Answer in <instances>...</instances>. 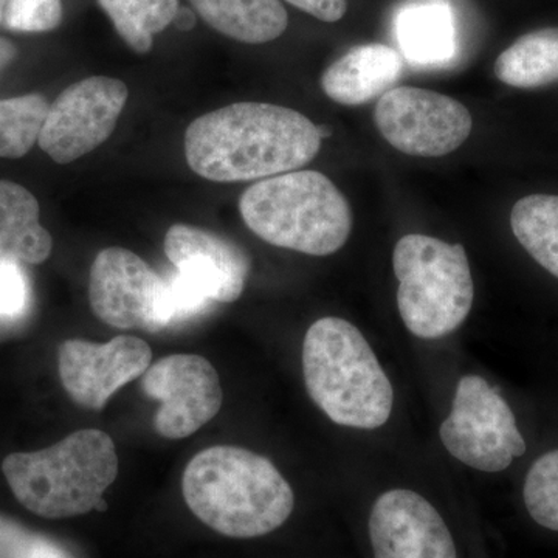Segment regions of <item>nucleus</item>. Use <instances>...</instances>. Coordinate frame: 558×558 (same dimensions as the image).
I'll return each instance as SVG.
<instances>
[{
    "instance_id": "obj_29",
    "label": "nucleus",
    "mask_w": 558,
    "mask_h": 558,
    "mask_svg": "<svg viewBox=\"0 0 558 558\" xmlns=\"http://www.w3.org/2000/svg\"><path fill=\"white\" fill-rule=\"evenodd\" d=\"M16 53L17 51L14 44H11L10 40L0 38V73L9 68L14 58H16Z\"/></svg>"
},
{
    "instance_id": "obj_11",
    "label": "nucleus",
    "mask_w": 558,
    "mask_h": 558,
    "mask_svg": "<svg viewBox=\"0 0 558 558\" xmlns=\"http://www.w3.org/2000/svg\"><path fill=\"white\" fill-rule=\"evenodd\" d=\"M142 388L160 402L154 427L167 439L189 438L215 418L222 407L218 371L201 355L160 359L143 374Z\"/></svg>"
},
{
    "instance_id": "obj_5",
    "label": "nucleus",
    "mask_w": 558,
    "mask_h": 558,
    "mask_svg": "<svg viewBox=\"0 0 558 558\" xmlns=\"http://www.w3.org/2000/svg\"><path fill=\"white\" fill-rule=\"evenodd\" d=\"M240 211L260 240L312 256L339 252L352 230L347 197L318 171L259 180L242 194Z\"/></svg>"
},
{
    "instance_id": "obj_20",
    "label": "nucleus",
    "mask_w": 558,
    "mask_h": 558,
    "mask_svg": "<svg viewBox=\"0 0 558 558\" xmlns=\"http://www.w3.org/2000/svg\"><path fill=\"white\" fill-rule=\"evenodd\" d=\"M510 227L521 247L558 278V196L523 197L513 205Z\"/></svg>"
},
{
    "instance_id": "obj_31",
    "label": "nucleus",
    "mask_w": 558,
    "mask_h": 558,
    "mask_svg": "<svg viewBox=\"0 0 558 558\" xmlns=\"http://www.w3.org/2000/svg\"><path fill=\"white\" fill-rule=\"evenodd\" d=\"M106 508H108V505H106L105 499H101V501L98 502L97 508H95V510H100V512H105Z\"/></svg>"
},
{
    "instance_id": "obj_18",
    "label": "nucleus",
    "mask_w": 558,
    "mask_h": 558,
    "mask_svg": "<svg viewBox=\"0 0 558 558\" xmlns=\"http://www.w3.org/2000/svg\"><path fill=\"white\" fill-rule=\"evenodd\" d=\"M209 27L244 44H266L288 28V11L279 0H190Z\"/></svg>"
},
{
    "instance_id": "obj_22",
    "label": "nucleus",
    "mask_w": 558,
    "mask_h": 558,
    "mask_svg": "<svg viewBox=\"0 0 558 558\" xmlns=\"http://www.w3.org/2000/svg\"><path fill=\"white\" fill-rule=\"evenodd\" d=\"M50 106L40 95L0 101V157L20 159L39 140Z\"/></svg>"
},
{
    "instance_id": "obj_21",
    "label": "nucleus",
    "mask_w": 558,
    "mask_h": 558,
    "mask_svg": "<svg viewBox=\"0 0 558 558\" xmlns=\"http://www.w3.org/2000/svg\"><path fill=\"white\" fill-rule=\"evenodd\" d=\"M120 38L135 53H148L154 36L174 22L179 0H98Z\"/></svg>"
},
{
    "instance_id": "obj_25",
    "label": "nucleus",
    "mask_w": 558,
    "mask_h": 558,
    "mask_svg": "<svg viewBox=\"0 0 558 558\" xmlns=\"http://www.w3.org/2000/svg\"><path fill=\"white\" fill-rule=\"evenodd\" d=\"M62 0H9L7 27L14 32H50L61 24Z\"/></svg>"
},
{
    "instance_id": "obj_9",
    "label": "nucleus",
    "mask_w": 558,
    "mask_h": 558,
    "mask_svg": "<svg viewBox=\"0 0 558 558\" xmlns=\"http://www.w3.org/2000/svg\"><path fill=\"white\" fill-rule=\"evenodd\" d=\"M381 137L414 157H444L464 145L473 121L468 108L438 92L392 87L374 110Z\"/></svg>"
},
{
    "instance_id": "obj_6",
    "label": "nucleus",
    "mask_w": 558,
    "mask_h": 558,
    "mask_svg": "<svg viewBox=\"0 0 558 558\" xmlns=\"http://www.w3.org/2000/svg\"><path fill=\"white\" fill-rule=\"evenodd\" d=\"M392 266L399 281V314L413 336L442 339L469 317L475 290L461 244L407 234L396 244Z\"/></svg>"
},
{
    "instance_id": "obj_23",
    "label": "nucleus",
    "mask_w": 558,
    "mask_h": 558,
    "mask_svg": "<svg viewBox=\"0 0 558 558\" xmlns=\"http://www.w3.org/2000/svg\"><path fill=\"white\" fill-rule=\"evenodd\" d=\"M523 497L532 520L558 532V450L534 462L524 481Z\"/></svg>"
},
{
    "instance_id": "obj_10",
    "label": "nucleus",
    "mask_w": 558,
    "mask_h": 558,
    "mask_svg": "<svg viewBox=\"0 0 558 558\" xmlns=\"http://www.w3.org/2000/svg\"><path fill=\"white\" fill-rule=\"evenodd\" d=\"M130 90L123 81L90 76L62 92L47 112L39 146L57 163L78 160L116 130Z\"/></svg>"
},
{
    "instance_id": "obj_13",
    "label": "nucleus",
    "mask_w": 558,
    "mask_h": 558,
    "mask_svg": "<svg viewBox=\"0 0 558 558\" xmlns=\"http://www.w3.org/2000/svg\"><path fill=\"white\" fill-rule=\"evenodd\" d=\"M369 537L376 558H458L438 510L405 488L389 490L374 502Z\"/></svg>"
},
{
    "instance_id": "obj_1",
    "label": "nucleus",
    "mask_w": 558,
    "mask_h": 558,
    "mask_svg": "<svg viewBox=\"0 0 558 558\" xmlns=\"http://www.w3.org/2000/svg\"><path fill=\"white\" fill-rule=\"evenodd\" d=\"M322 135L299 110L234 102L194 120L185 132L191 170L211 182L269 179L310 163Z\"/></svg>"
},
{
    "instance_id": "obj_32",
    "label": "nucleus",
    "mask_w": 558,
    "mask_h": 558,
    "mask_svg": "<svg viewBox=\"0 0 558 558\" xmlns=\"http://www.w3.org/2000/svg\"><path fill=\"white\" fill-rule=\"evenodd\" d=\"M446 2H447V0H446Z\"/></svg>"
},
{
    "instance_id": "obj_30",
    "label": "nucleus",
    "mask_w": 558,
    "mask_h": 558,
    "mask_svg": "<svg viewBox=\"0 0 558 558\" xmlns=\"http://www.w3.org/2000/svg\"><path fill=\"white\" fill-rule=\"evenodd\" d=\"M7 5H9V0H0V22L5 17Z\"/></svg>"
},
{
    "instance_id": "obj_7",
    "label": "nucleus",
    "mask_w": 558,
    "mask_h": 558,
    "mask_svg": "<svg viewBox=\"0 0 558 558\" xmlns=\"http://www.w3.org/2000/svg\"><path fill=\"white\" fill-rule=\"evenodd\" d=\"M439 435L451 457L481 472H502L526 453L509 403L480 376L459 380L450 416L440 425Z\"/></svg>"
},
{
    "instance_id": "obj_26",
    "label": "nucleus",
    "mask_w": 558,
    "mask_h": 558,
    "mask_svg": "<svg viewBox=\"0 0 558 558\" xmlns=\"http://www.w3.org/2000/svg\"><path fill=\"white\" fill-rule=\"evenodd\" d=\"M31 303V284L21 264L0 267V318L17 319Z\"/></svg>"
},
{
    "instance_id": "obj_12",
    "label": "nucleus",
    "mask_w": 558,
    "mask_h": 558,
    "mask_svg": "<svg viewBox=\"0 0 558 558\" xmlns=\"http://www.w3.org/2000/svg\"><path fill=\"white\" fill-rule=\"evenodd\" d=\"M153 351L145 340L120 336L108 343L68 340L58 352L62 387L83 409L101 411L121 387L150 366Z\"/></svg>"
},
{
    "instance_id": "obj_8",
    "label": "nucleus",
    "mask_w": 558,
    "mask_h": 558,
    "mask_svg": "<svg viewBox=\"0 0 558 558\" xmlns=\"http://www.w3.org/2000/svg\"><path fill=\"white\" fill-rule=\"evenodd\" d=\"M89 303L106 325L159 332L175 323L170 284L131 250H101L90 267Z\"/></svg>"
},
{
    "instance_id": "obj_19",
    "label": "nucleus",
    "mask_w": 558,
    "mask_h": 558,
    "mask_svg": "<svg viewBox=\"0 0 558 558\" xmlns=\"http://www.w3.org/2000/svg\"><path fill=\"white\" fill-rule=\"evenodd\" d=\"M495 75L517 89L558 83V28H542L521 36L499 54Z\"/></svg>"
},
{
    "instance_id": "obj_3",
    "label": "nucleus",
    "mask_w": 558,
    "mask_h": 558,
    "mask_svg": "<svg viewBox=\"0 0 558 558\" xmlns=\"http://www.w3.org/2000/svg\"><path fill=\"white\" fill-rule=\"evenodd\" d=\"M303 373L311 399L343 427L387 424L395 389L363 333L343 318L318 319L303 343Z\"/></svg>"
},
{
    "instance_id": "obj_2",
    "label": "nucleus",
    "mask_w": 558,
    "mask_h": 558,
    "mask_svg": "<svg viewBox=\"0 0 558 558\" xmlns=\"http://www.w3.org/2000/svg\"><path fill=\"white\" fill-rule=\"evenodd\" d=\"M191 512L231 538L277 531L295 508V495L269 459L233 446L202 450L182 476Z\"/></svg>"
},
{
    "instance_id": "obj_24",
    "label": "nucleus",
    "mask_w": 558,
    "mask_h": 558,
    "mask_svg": "<svg viewBox=\"0 0 558 558\" xmlns=\"http://www.w3.org/2000/svg\"><path fill=\"white\" fill-rule=\"evenodd\" d=\"M0 558H75L61 543L0 513Z\"/></svg>"
},
{
    "instance_id": "obj_4",
    "label": "nucleus",
    "mask_w": 558,
    "mask_h": 558,
    "mask_svg": "<svg viewBox=\"0 0 558 558\" xmlns=\"http://www.w3.org/2000/svg\"><path fill=\"white\" fill-rule=\"evenodd\" d=\"M2 472L22 506L44 519H70L97 508L119 476L116 444L101 429H80L47 449L13 453Z\"/></svg>"
},
{
    "instance_id": "obj_16",
    "label": "nucleus",
    "mask_w": 558,
    "mask_h": 558,
    "mask_svg": "<svg viewBox=\"0 0 558 558\" xmlns=\"http://www.w3.org/2000/svg\"><path fill=\"white\" fill-rule=\"evenodd\" d=\"M395 33L400 51L414 68H444L457 58V21L446 0L407 2L396 11Z\"/></svg>"
},
{
    "instance_id": "obj_27",
    "label": "nucleus",
    "mask_w": 558,
    "mask_h": 558,
    "mask_svg": "<svg viewBox=\"0 0 558 558\" xmlns=\"http://www.w3.org/2000/svg\"><path fill=\"white\" fill-rule=\"evenodd\" d=\"M286 2L323 22L340 21L348 9L347 0H286Z\"/></svg>"
},
{
    "instance_id": "obj_28",
    "label": "nucleus",
    "mask_w": 558,
    "mask_h": 558,
    "mask_svg": "<svg viewBox=\"0 0 558 558\" xmlns=\"http://www.w3.org/2000/svg\"><path fill=\"white\" fill-rule=\"evenodd\" d=\"M174 24L175 27L179 28V31L190 32L191 28H193L194 25H196V13H194V11L191 9H186V7L185 9H182V7H180L178 14H175L174 17Z\"/></svg>"
},
{
    "instance_id": "obj_14",
    "label": "nucleus",
    "mask_w": 558,
    "mask_h": 558,
    "mask_svg": "<svg viewBox=\"0 0 558 558\" xmlns=\"http://www.w3.org/2000/svg\"><path fill=\"white\" fill-rule=\"evenodd\" d=\"M165 253L175 274L208 301L233 303L248 278L250 259L233 242L199 229L175 223L165 236Z\"/></svg>"
},
{
    "instance_id": "obj_15",
    "label": "nucleus",
    "mask_w": 558,
    "mask_h": 558,
    "mask_svg": "<svg viewBox=\"0 0 558 558\" xmlns=\"http://www.w3.org/2000/svg\"><path fill=\"white\" fill-rule=\"evenodd\" d=\"M402 58L392 47L363 44L325 70L322 89L339 105H365L391 90L402 76Z\"/></svg>"
},
{
    "instance_id": "obj_17",
    "label": "nucleus",
    "mask_w": 558,
    "mask_h": 558,
    "mask_svg": "<svg viewBox=\"0 0 558 558\" xmlns=\"http://www.w3.org/2000/svg\"><path fill=\"white\" fill-rule=\"evenodd\" d=\"M53 241L39 222V204L31 191L0 180V267L40 264L49 259Z\"/></svg>"
}]
</instances>
